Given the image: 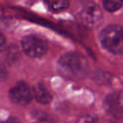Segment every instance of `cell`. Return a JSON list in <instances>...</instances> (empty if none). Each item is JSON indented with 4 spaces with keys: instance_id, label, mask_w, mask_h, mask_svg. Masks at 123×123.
Listing matches in <instances>:
<instances>
[{
    "instance_id": "cell-4",
    "label": "cell",
    "mask_w": 123,
    "mask_h": 123,
    "mask_svg": "<svg viewBox=\"0 0 123 123\" xmlns=\"http://www.w3.org/2000/svg\"><path fill=\"white\" fill-rule=\"evenodd\" d=\"M22 49L25 54L32 58H38L44 55L48 49L46 40L37 35H29L22 39Z\"/></svg>"
},
{
    "instance_id": "cell-11",
    "label": "cell",
    "mask_w": 123,
    "mask_h": 123,
    "mask_svg": "<svg viewBox=\"0 0 123 123\" xmlns=\"http://www.w3.org/2000/svg\"><path fill=\"white\" fill-rule=\"evenodd\" d=\"M5 45H6V39H5V37L4 35L0 32V52H2L5 48Z\"/></svg>"
},
{
    "instance_id": "cell-2",
    "label": "cell",
    "mask_w": 123,
    "mask_h": 123,
    "mask_svg": "<svg viewBox=\"0 0 123 123\" xmlns=\"http://www.w3.org/2000/svg\"><path fill=\"white\" fill-rule=\"evenodd\" d=\"M102 45L113 54H123V28L118 25L107 26L100 35Z\"/></svg>"
},
{
    "instance_id": "cell-10",
    "label": "cell",
    "mask_w": 123,
    "mask_h": 123,
    "mask_svg": "<svg viewBox=\"0 0 123 123\" xmlns=\"http://www.w3.org/2000/svg\"><path fill=\"white\" fill-rule=\"evenodd\" d=\"M8 77V70L6 69L4 63L0 62V82H3Z\"/></svg>"
},
{
    "instance_id": "cell-9",
    "label": "cell",
    "mask_w": 123,
    "mask_h": 123,
    "mask_svg": "<svg viewBox=\"0 0 123 123\" xmlns=\"http://www.w3.org/2000/svg\"><path fill=\"white\" fill-rule=\"evenodd\" d=\"M104 7L109 12H115L123 5V0H103Z\"/></svg>"
},
{
    "instance_id": "cell-12",
    "label": "cell",
    "mask_w": 123,
    "mask_h": 123,
    "mask_svg": "<svg viewBox=\"0 0 123 123\" xmlns=\"http://www.w3.org/2000/svg\"><path fill=\"white\" fill-rule=\"evenodd\" d=\"M2 123H20V121L18 120V119H16V118H9L8 120H6V121H4V122H2Z\"/></svg>"
},
{
    "instance_id": "cell-8",
    "label": "cell",
    "mask_w": 123,
    "mask_h": 123,
    "mask_svg": "<svg viewBox=\"0 0 123 123\" xmlns=\"http://www.w3.org/2000/svg\"><path fill=\"white\" fill-rule=\"evenodd\" d=\"M45 1L51 10L59 12L66 9L69 5L70 0H45Z\"/></svg>"
},
{
    "instance_id": "cell-1",
    "label": "cell",
    "mask_w": 123,
    "mask_h": 123,
    "mask_svg": "<svg viewBox=\"0 0 123 123\" xmlns=\"http://www.w3.org/2000/svg\"><path fill=\"white\" fill-rule=\"evenodd\" d=\"M88 65L86 59L77 53H67L62 56L58 62L59 72L67 79L78 80L83 78Z\"/></svg>"
},
{
    "instance_id": "cell-5",
    "label": "cell",
    "mask_w": 123,
    "mask_h": 123,
    "mask_svg": "<svg viewBox=\"0 0 123 123\" xmlns=\"http://www.w3.org/2000/svg\"><path fill=\"white\" fill-rule=\"evenodd\" d=\"M33 92L26 83H18L10 90V98L16 104L26 105L30 103Z\"/></svg>"
},
{
    "instance_id": "cell-7",
    "label": "cell",
    "mask_w": 123,
    "mask_h": 123,
    "mask_svg": "<svg viewBox=\"0 0 123 123\" xmlns=\"http://www.w3.org/2000/svg\"><path fill=\"white\" fill-rule=\"evenodd\" d=\"M34 95L37 102L42 104H47L51 101L52 96L49 90L45 87L43 84H37L34 86Z\"/></svg>"
},
{
    "instance_id": "cell-6",
    "label": "cell",
    "mask_w": 123,
    "mask_h": 123,
    "mask_svg": "<svg viewBox=\"0 0 123 123\" xmlns=\"http://www.w3.org/2000/svg\"><path fill=\"white\" fill-rule=\"evenodd\" d=\"M108 111L116 117L123 116V93L114 92L110 94L105 101Z\"/></svg>"
},
{
    "instance_id": "cell-3",
    "label": "cell",
    "mask_w": 123,
    "mask_h": 123,
    "mask_svg": "<svg viewBox=\"0 0 123 123\" xmlns=\"http://www.w3.org/2000/svg\"><path fill=\"white\" fill-rule=\"evenodd\" d=\"M78 19L87 28L97 27L102 21V12L100 8L93 2H83L78 6Z\"/></svg>"
}]
</instances>
